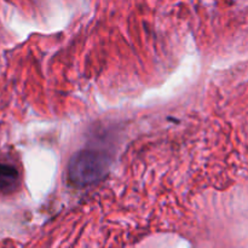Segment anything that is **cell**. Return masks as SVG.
I'll return each instance as SVG.
<instances>
[{
	"label": "cell",
	"mask_w": 248,
	"mask_h": 248,
	"mask_svg": "<svg viewBox=\"0 0 248 248\" xmlns=\"http://www.w3.org/2000/svg\"><path fill=\"white\" fill-rule=\"evenodd\" d=\"M107 169V159L97 152H81L69 165V178L79 186H89L102 178Z\"/></svg>",
	"instance_id": "obj_1"
},
{
	"label": "cell",
	"mask_w": 248,
	"mask_h": 248,
	"mask_svg": "<svg viewBox=\"0 0 248 248\" xmlns=\"http://www.w3.org/2000/svg\"><path fill=\"white\" fill-rule=\"evenodd\" d=\"M19 183V173L15 166L0 162V191L12 193Z\"/></svg>",
	"instance_id": "obj_2"
}]
</instances>
